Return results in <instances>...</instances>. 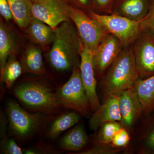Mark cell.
<instances>
[{
	"label": "cell",
	"mask_w": 154,
	"mask_h": 154,
	"mask_svg": "<svg viewBox=\"0 0 154 154\" xmlns=\"http://www.w3.org/2000/svg\"><path fill=\"white\" fill-rule=\"evenodd\" d=\"M72 21L63 22L55 30V37L47 58L52 68L59 72L79 66L81 38Z\"/></svg>",
	"instance_id": "6da1fadb"
},
{
	"label": "cell",
	"mask_w": 154,
	"mask_h": 154,
	"mask_svg": "<svg viewBox=\"0 0 154 154\" xmlns=\"http://www.w3.org/2000/svg\"><path fill=\"white\" fill-rule=\"evenodd\" d=\"M102 77V92L105 99L112 95L119 96L134 86L140 76L131 45L123 48Z\"/></svg>",
	"instance_id": "7a4b0ae2"
},
{
	"label": "cell",
	"mask_w": 154,
	"mask_h": 154,
	"mask_svg": "<svg viewBox=\"0 0 154 154\" xmlns=\"http://www.w3.org/2000/svg\"><path fill=\"white\" fill-rule=\"evenodd\" d=\"M13 92L22 104L33 112L51 114L62 107L57 98L56 91L42 81L23 82L17 85Z\"/></svg>",
	"instance_id": "3957f363"
},
{
	"label": "cell",
	"mask_w": 154,
	"mask_h": 154,
	"mask_svg": "<svg viewBox=\"0 0 154 154\" xmlns=\"http://www.w3.org/2000/svg\"><path fill=\"white\" fill-rule=\"evenodd\" d=\"M56 95L62 107L74 110L84 116L89 115L92 111L82 81L79 66L72 70L69 79L57 89Z\"/></svg>",
	"instance_id": "277c9868"
},
{
	"label": "cell",
	"mask_w": 154,
	"mask_h": 154,
	"mask_svg": "<svg viewBox=\"0 0 154 154\" xmlns=\"http://www.w3.org/2000/svg\"><path fill=\"white\" fill-rule=\"evenodd\" d=\"M6 111L12 134L18 140H28L35 134L43 121V113L27 112L13 100H9Z\"/></svg>",
	"instance_id": "5b68a950"
},
{
	"label": "cell",
	"mask_w": 154,
	"mask_h": 154,
	"mask_svg": "<svg viewBox=\"0 0 154 154\" xmlns=\"http://www.w3.org/2000/svg\"><path fill=\"white\" fill-rule=\"evenodd\" d=\"M87 14L118 38L124 47L132 45L143 30L142 20L134 21L116 14H98L93 11Z\"/></svg>",
	"instance_id": "8992f818"
},
{
	"label": "cell",
	"mask_w": 154,
	"mask_h": 154,
	"mask_svg": "<svg viewBox=\"0 0 154 154\" xmlns=\"http://www.w3.org/2000/svg\"><path fill=\"white\" fill-rule=\"evenodd\" d=\"M69 15L81 41L92 54L110 33L103 26L87 13L68 5Z\"/></svg>",
	"instance_id": "52a82bcc"
},
{
	"label": "cell",
	"mask_w": 154,
	"mask_h": 154,
	"mask_svg": "<svg viewBox=\"0 0 154 154\" xmlns=\"http://www.w3.org/2000/svg\"><path fill=\"white\" fill-rule=\"evenodd\" d=\"M140 78L154 74V34L143 30L131 45Z\"/></svg>",
	"instance_id": "ba28073f"
},
{
	"label": "cell",
	"mask_w": 154,
	"mask_h": 154,
	"mask_svg": "<svg viewBox=\"0 0 154 154\" xmlns=\"http://www.w3.org/2000/svg\"><path fill=\"white\" fill-rule=\"evenodd\" d=\"M32 13L34 18L46 23L54 30L63 22L72 21L68 5L65 0L32 2Z\"/></svg>",
	"instance_id": "9c48e42d"
},
{
	"label": "cell",
	"mask_w": 154,
	"mask_h": 154,
	"mask_svg": "<svg viewBox=\"0 0 154 154\" xmlns=\"http://www.w3.org/2000/svg\"><path fill=\"white\" fill-rule=\"evenodd\" d=\"M124 48L118 38L111 34L102 41L93 54L96 77L100 78L105 75Z\"/></svg>",
	"instance_id": "30bf717a"
},
{
	"label": "cell",
	"mask_w": 154,
	"mask_h": 154,
	"mask_svg": "<svg viewBox=\"0 0 154 154\" xmlns=\"http://www.w3.org/2000/svg\"><path fill=\"white\" fill-rule=\"evenodd\" d=\"M80 59L79 68L81 78L91 110L94 112L99 108L101 104L96 92L97 83L93 64V54L82 41L80 45Z\"/></svg>",
	"instance_id": "8fae6325"
},
{
	"label": "cell",
	"mask_w": 154,
	"mask_h": 154,
	"mask_svg": "<svg viewBox=\"0 0 154 154\" xmlns=\"http://www.w3.org/2000/svg\"><path fill=\"white\" fill-rule=\"evenodd\" d=\"M119 107L122 125L125 127H131L143 113L142 106L134 86L119 95Z\"/></svg>",
	"instance_id": "7c38bea8"
},
{
	"label": "cell",
	"mask_w": 154,
	"mask_h": 154,
	"mask_svg": "<svg viewBox=\"0 0 154 154\" xmlns=\"http://www.w3.org/2000/svg\"><path fill=\"white\" fill-rule=\"evenodd\" d=\"M119 96L112 95L105 99L104 103L94 111L89 121L90 128L96 131L103 125L110 122H121Z\"/></svg>",
	"instance_id": "4fadbf2b"
},
{
	"label": "cell",
	"mask_w": 154,
	"mask_h": 154,
	"mask_svg": "<svg viewBox=\"0 0 154 154\" xmlns=\"http://www.w3.org/2000/svg\"><path fill=\"white\" fill-rule=\"evenodd\" d=\"M152 0H115L112 14L141 21L147 15Z\"/></svg>",
	"instance_id": "5bb4252c"
},
{
	"label": "cell",
	"mask_w": 154,
	"mask_h": 154,
	"mask_svg": "<svg viewBox=\"0 0 154 154\" xmlns=\"http://www.w3.org/2000/svg\"><path fill=\"white\" fill-rule=\"evenodd\" d=\"M42 48L39 45H30L25 50L20 60L23 73L38 75L45 73Z\"/></svg>",
	"instance_id": "9a60e30c"
},
{
	"label": "cell",
	"mask_w": 154,
	"mask_h": 154,
	"mask_svg": "<svg viewBox=\"0 0 154 154\" xmlns=\"http://www.w3.org/2000/svg\"><path fill=\"white\" fill-rule=\"evenodd\" d=\"M25 30L29 38L42 48L52 43L55 37V30L34 17Z\"/></svg>",
	"instance_id": "2e32d148"
},
{
	"label": "cell",
	"mask_w": 154,
	"mask_h": 154,
	"mask_svg": "<svg viewBox=\"0 0 154 154\" xmlns=\"http://www.w3.org/2000/svg\"><path fill=\"white\" fill-rule=\"evenodd\" d=\"M17 43L15 34L6 24L4 19H0V71L5 67L8 59L16 55Z\"/></svg>",
	"instance_id": "e0dca14e"
},
{
	"label": "cell",
	"mask_w": 154,
	"mask_h": 154,
	"mask_svg": "<svg viewBox=\"0 0 154 154\" xmlns=\"http://www.w3.org/2000/svg\"><path fill=\"white\" fill-rule=\"evenodd\" d=\"M89 138L82 125H78L69 130L61 138L59 146L65 151H79L87 146Z\"/></svg>",
	"instance_id": "ac0fdd59"
},
{
	"label": "cell",
	"mask_w": 154,
	"mask_h": 154,
	"mask_svg": "<svg viewBox=\"0 0 154 154\" xmlns=\"http://www.w3.org/2000/svg\"><path fill=\"white\" fill-rule=\"evenodd\" d=\"M134 88L143 107V113L148 114L154 110V74L145 79L139 78Z\"/></svg>",
	"instance_id": "d6986e66"
},
{
	"label": "cell",
	"mask_w": 154,
	"mask_h": 154,
	"mask_svg": "<svg viewBox=\"0 0 154 154\" xmlns=\"http://www.w3.org/2000/svg\"><path fill=\"white\" fill-rule=\"evenodd\" d=\"M80 114L71 110L59 115L51 123L47 131L46 136L51 140H54L60 135L71 128L80 121Z\"/></svg>",
	"instance_id": "ffe728a7"
},
{
	"label": "cell",
	"mask_w": 154,
	"mask_h": 154,
	"mask_svg": "<svg viewBox=\"0 0 154 154\" xmlns=\"http://www.w3.org/2000/svg\"><path fill=\"white\" fill-rule=\"evenodd\" d=\"M15 22L19 28L26 30L33 19L32 2L30 0H7Z\"/></svg>",
	"instance_id": "44dd1931"
},
{
	"label": "cell",
	"mask_w": 154,
	"mask_h": 154,
	"mask_svg": "<svg viewBox=\"0 0 154 154\" xmlns=\"http://www.w3.org/2000/svg\"><path fill=\"white\" fill-rule=\"evenodd\" d=\"M22 73L21 63L17 60L16 55H11L1 72V82L5 85L6 88H11Z\"/></svg>",
	"instance_id": "7402d4cb"
},
{
	"label": "cell",
	"mask_w": 154,
	"mask_h": 154,
	"mask_svg": "<svg viewBox=\"0 0 154 154\" xmlns=\"http://www.w3.org/2000/svg\"><path fill=\"white\" fill-rule=\"evenodd\" d=\"M123 127L121 122H107L100 127L97 136L98 143L111 144L113 137L119 130Z\"/></svg>",
	"instance_id": "603a6c76"
},
{
	"label": "cell",
	"mask_w": 154,
	"mask_h": 154,
	"mask_svg": "<svg viewBox=\"0 0 154 154\" xmlns=\"http://www.w3.org/2000/svg\"><path fill=\"white\" fill-rule=\"evenodd\" d=\"M0 152L4 154H22L23 149L17 143L15 139L6 135L1 138Z\"/></svg>",
	"instance_id": "cb8c5ba5"
},
{
	"label": "cell",
	"mask_w": 154,
	"mask_h": 154,
	"mask_svg": "<svg viewBox=\"0 0 154 154\" xmlns=\"http://www.w3.org/2000/svg\"><path fill=\"white\" fill-rule=\"evenodd\" d=\"M110 144L97 143L89 149L79 153L80 154H111L120 151L119 148L114 147Z\"/></svg>",
	"instance_id": "d4e9b609"
},
{
	"label": "cell",
	"mask_w": 154,
	"mask_h": 154,
	"mask_svg": "<svg viewBox=\"0 0 154 154\" xmlns=\"http://www.w3.org/2000/svg\"><path fill=\"white\" fill-rule=\"evenodd\" d=\"M130 137L128 132L124 127L119 130L113 137L111 145L116 148L121 149L129 143Z\"/></svg>",
	"instance_id": "484cf974"
},
{
	"label": "cell",
	"mask_w": 154,
	"mask_h": 154,
	"mask_svg": "<svg viewBox=\"0 0 154 154\" xmlns=\"http://www.w3.org/2000/svg\"><path fill=\"white\" fill-rule=\"evenodd\" d=\"M94 12L98 14H112V9L115 0H91Z\"/></svg>",
	"instance_id": "4316f807"
},
{
	"label": "cell",
	"mask_w": 154,
	"mask_h": 154,
	"mask_svg": "<svg viewBox=\"0 0 154 154\" xmlns=\"http://www.w3.org/2000/svg\"><path fill=\"white\" fill-rule=\"evenodd\" d=\"M69 5L88 14L94 10L91 0H65Z\"/></svg>",
	"instance_id": "83f0119b"
},
{
	"label": "cell",
	"mask_w": 154,
	"mask_h": 154,
	"mask_svg": "<svg viewBox=\"0 0 154 154\" xmlns=\"http://www.w3.org/2000/svg\"><path fill=\"white\" fill-rule=\"evenodd\" d=\"M143 30H148L154 34V0H152L147 15L142 20Z\"/></svg>",
	"instance_id": "f1b7e54d"
},
{
	"label": "cell",
	"mask_w": 154,
	"mask_h": 154,
	"mask_svg": "<svg viewBox=\"0 0 154 154\" xmlns=\"http://www.w3.org/2000/svg\"><path fill=\"white\" fill-rule=\"evenodd\" d=\"M0 14L7 22L14 19L12 11L7 0H0Z\"/></svg>",
	"instance_id": "f546056e"
},
{
	"label": "cell",
	"mask_w": 154,
	"mask_h": 154,
	"mask_svg": "<svg viewBox=\"0 0 154 154\" xmlns=\"http://www.w3.org/2000/svg\"><path fill=\"white\" fill-rule=\"evenodd\" d=\"M7 119L5 116L2 111L1 112V138L5 136Z\"/></svg>",
	"instance_id": "4dcf8cb0"
},
{
	"label": "cell",
	"mask_w": 154,
	"mask_h": 154,
	"mask_svg": "<svg viewBox=\"0 0 154 154\" xmlns=\"http://www.w3.org/2000/svg\"><path fill=\"white\" fill-rule=\"evenodd\" d=\"M146 144L149 148L154 150V129L152 131L147 139Z\"/></svg>",
	"instance_id": "1f68e13d"
},
{
	"label": "cell",
	"mask_w": 154,
	"mask_h": 154,
	"mask_svg": "<svg viewBox=\"0 0 154 154\" xmlns=\"http://www.w3.org/2000/svg\"><path fill=\"white\" fill-rule=\"evenodd\" d=\"M32 2L34 3H43L46 2H50L52 0H30Z\"/></svg>",
	"instance_id": "d6a6232c"
}]
</instances>
